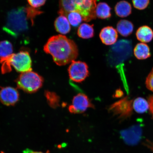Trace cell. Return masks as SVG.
Segmentation results:
<instances>
[{"label":"cell","instance_id":"cell-25","mask_svg":"<svg viewBox=\"0 0 153 153\" xmlns=\"http://www.w3.org/2000/svg\"><path fill=\"white\" fill-rule=\"evenodd\" d=\"M145 83L147 88L153 92V68L147 77Z\"/></svg>","mask_w":153,"mask_h":153},{"label":"cell","instance_id":"cell-2","mask_svg":"<svg viewBox=\"0 0 153 153\" xmlns=\"http://www.w3.org/2000/svg\"><path fill=\"white\" fill-rule=\"evenodd\" d=\"M29 21L33 25L34 22L29 15L27 7L13 9L7 13L3 30L13 37L17 38L28 31Z\"/></svg>","mask_w":153,"mask_h":153},{"label":"cell","instance_id":"cell-3","mask_svg":"<svg viewBox=\"0 0 153 153\" xmlns=\"http://www.w3.org/2000/svg\"><path fill=\"white\" fill-rule=\"evenodd\" d=\"M96 2L97 0H60L59 14L66 17L69 13L78 12L83 21L89 22L97 17Z\"/></svg>","mask_w":153,"mask_h":153},{"label":"cell","instance_id":"cell-7","mask_svg":"<svg viewBox=\"0 0 153 153\" xmlns=\"http://www.w3.org/2000/svg\"><path fill=\"white\" fill-rule=\"evenodd\" d=\"M120 137L126 144L135 146L140 142L143 137V124H135L120 132Z\"/></svg>","mask_w":153,"mask_h":153},{"label":"cell","instance_id":"cell-4","mask_svg":"<svg viewBox=\"0 0 153 153\" xmlns=\"http://www.w3.org/2000/svg\"><path fill=\"white\" fill-rule=\"evenodd\" d=\"M132 52L131 41L120 39L111 47L107 54V60L111 65L119 67L131 57Z\"/></svg>","mask_w":153,"mask_h":153},{"label":"cell","instance_id":"cell-1","mask_svg":"<svg viewBox=\"0 0 153 153\" xmlns=\"http://www.w3.org/2000/svg\"><path fill=\"white\" fill-rule=\"evenodd\" d=\"M45 52L52 56L59 66H64L74 61L78 55L77 45L65 36H53L48 40L44 47Z\"/></svg>","mask_w":153,"mask_h":153},{"label":"cell","instance_id":"cell-19","mask_svg":"<svg viewBox=\"0 0 153 153\" xmlns=\"http://www.w3.org/2000/svg\"><path fill=\"white\" fill-rule=\"evenodd\" d=\"M13 45L10 42L3 41L0 42V62L8 58L13 54Z\"/></svg>","mask_w":153,"mask_h":153},{"label":"cell","instance_id":"cell-16","mask_svg":"<svg viewBox=\"0 0 153 153\" xmlns=\"http://www.w3.org/2000/svg\"><path fill=\"white\" fill-rule=\"evenodd\" d=\"M115 11L118 16L120 18H125L131 14V6L127 1H121L117 4L115 7Z\"/></svg>","mask_w":153,"mask_h":153},{"label":"cell","instance_id":"cell-15","mask_svg":"<svg viewBox=\"0 0 153 153\" xmlns=\"http://www.w3.org/2000/svg\"><path fill=\"white\" fill-rule=\"evenodd\" d=\"M134 29L133 24L130 21L121 20L117 25V30L120 35L127 37L133 33Z\"/></svg>","mask_w":153,"mask_h":153},{"label":"cell","instance_id":"cell-18","mask_svg":"<svg viewBox=\"0 0 153 153\" xmlns=\"http://www.w3.org/2000/svg\"><path fill=\"white\" fill-rule=\"evenodd\" d=\"M93 25L83 23L80 25L77 30V34L83 39H89L94 36V31Z\"/></svg>","mask_w":153,"mask_h":153},{"label":"cell","instance_id":"cell-5","mask_svg":"<svg viewBox=\"0 0 153 153\" xmlns=\"http://www.w3.org/2000/svg\"><path fill=\"white\" fill-rule=\"evenodd\" d=\"M2 64V73L4 74L11 71V66L16 71L23 73L32 71V60L27 51H22L13 53L8 58L0 62Z\"/></svg>","mask_w":153,"mask_h":153},{"label":"cell","instance_id":"cell-9","mask_svg":"<svg viewBox=\"0 0 153 153\" xmlns=\"http://www.w3.org/2000/svg\"><path fill=\"white\" fill-rule=\"evenodd\" d=\"M93 105L87 95L79 93L74 97L72 104L68 108L72 114L82 113L89 108H93Z\"/></svg>","mask_w":153,"mask_h":153},{"label":"cell","instance_id":"cell-8","mask_svg":"<svg viewBox=\"0 0 153 153\" xmlns=\"http://www.w3.org/2000/svg\"><path fill=\"white\" fill-rule=\"evenodd\" d=\"M70 79L74 82H83L89 75L88 67L85 62L74 61L68 68Z\"/></svg>","mask_w":153,"mask_h":153},{"label":"cell","instance_id":"cell-12","mask_svg":"<svg viewBox=\"0 0 153 153\" xmlns=\"http://www.w3.org/2000/svg\"><path fill=\"white\" fill-rule=\"evenodd\" d=\"M136 36L137 39L142 43L150 42L153 39V30L148 26H141L137 30Z\"/></svg>","mask_w":153,"mask_h":153},{"label":"cell","instance_id":"cell-23","mask_svg":"<svg viewBox=\"0 0 153 153\" xmlns=\"http://www.w3.org/2000/svg\"><path fill=\"white\" fill-rule=\"evenodd\" d=\"M46 96L48 102L51 107L56 106L58 104V97L57 95L53 93L47 92L46 93Z\"/></svg>","mask_w":153,"mask_h":153},{"label":"cell","instance_id":"cell-20","mask_svg":"<svg viewBox=\"0 0 153 153\" xmlns=\"http://www.w3.org/2000/svg\"><path fill=\"white\" fill-rule=\"evenodd\" d=\"M133 108L136 112L139 114L144 113L149 108L148 101L142 97H137L134 101Z\"/></svg>","mask_w":153,"mask_h":153},{"label":"cell","instance_id":"cell-21","mask_svg":"<svg viewBox=\"0 0 153 153\" xmlns=\"http://www.w3.org/2000/svg\"><path fill=\"white\" fill-rule=\"evenodd\" d=\"M66 17L70 25L74 27H76L79 26L83 21L81 15L78 12H72L69 13Z\"/></svg>","mask_w":153,"mask_h":153},{"label":"cell","instance_id":"cell-26","mask_svg":"<svg viewBox=\"0 0 153 153\" xmlns=\"http://www.w3.org/2000/svg\"><path fill=\"white\" fill-rule=\"evenodd\" d=\"M148 102L150 112L153 116V95L149 97Z\"/></svg>","mask_w":153,"mask_h":153},{"label":"cell","instance_id":"cell-10","mask_svg":"<svg viewBox=\"0 0 153 153\" xmlns=\"http://www.w3.org/2000/svg\"><path fill=\"white\" fill-rule=\"evenodd\" d=\"M19 93L16 89L11 87L3 88L0 90V101L6 106H12L18 102Z\"/></svg>","mask_w":153,"mask_h":153},{"label":"cell","instance_id":"cell-13","mask_svg":"<svg viewBox=\"0 0 153 153\" xmlns=\"http://www.w3.org/2000/svg\"><path fill=\"white\" fill-rule=\"evenodd\" d=\"M54 26L56 31L62 34L69 33L71 30L70 24L68 18L63 15H60L55 20Z\"/></svg>","mask_w":153,"mask_h":153},{"label":"cell","instance_id":"cell-17","mask_svg":"<svg viewBox=\"0 0 153 153\" xmlns=\"http://www.w3.org/2000/svg\"><path fill=\"white\" fill-rule=\"evenodd\" d=\"M111 7L106 3L100 2L96 7V16L103 19L110 18L111 16Z\"/></svg>","mask_w":153,"mask_h":153},{"label":"cell","instance_id":"cell-27","mask_svg":"<svg viewBox=\"0 0 153 153\" xmlns=\"http://www.w3.org/2000/svg\"><path fill=\"white\" fill-rule=\"evenodd\" d=\"M23 153H50L49 151H48L46 152H37L30 150V149H27L24 151Z\"/></svg>","mask_w":153,"mask_h":153},{"label":"cell","instance_id":"cell-22","mask_svg":"<svg viewBox=\"0 0 153 153\" xmlns=\"http://www.w3.org/2000/svg\"><path fill=\"white\" fill-rule=\"evenodd\" d=\"M134 7L139 10H143L148 7L150 0H132Z\"/></svg>","mask_w":153,"mask_h":153},{"label":"cell","instance_id":"cell-6","mask_svg":"<svg viewBox=\"0 0 153 153\" xmlns=\"http://www.w3.org/2000/svg\"><path fill=\"white\" fill-rule=\"evenodd\" d=\"M43 82L41 76L32 71L22 73L16 80L19 89L30 93L38 91L42 86Z\"/></svg>","mask_w":153,"mask_h":153},{"label":"cell","instance_id":"cell-11","mask_svg":"<svg viewBox=\"0 0 153 153\" xmlns=\"http://www.w3.org/2000/svg\"><path fill=\"white\" fill-rule=\"evenodd\" d=\"M99 36L103 43L110 45L116 43L118 35L115 29L112 27L107 26L101 30Z\"/></svg>","mask_w":153,"mask_h":153},{"label":"cell","instance_id":"cell-14","mask_svg":"<svg viewBox=\"0 0 153 153\" xmlns=\"http://www.w3.org/2000/svg\"><path fill=\"white\" fill-rule=\"evenodd\" d=\"M134 54L138 60L148 59L151 56L150 47L145 43L137 44L134 48Z\"/></svg>","mask_w":153,"mask_h":153},{"label":"cell","instance_id":"cell-28","mask_svg":"<svg viewBox=\"0 0 153 153\" xmlns=\"http://www.w3.org/2000/svg\"><path fill=\"white\" fill-rule=\"evenodd\" d=\"M1 153H5L4 152H1Z\"/></svg>","mask_w":153,"mask_h":153},{"label":"cell","instance_id":"cell-24","mask_svg":"<svg viewBox=\"0 0 153 153\" xmlns=\"http://www.w3.org/2000/svg\"><path fill=\"white\" fill-rule=\"evenodd\" d=\"M47 0H27L30 7L37 9L45 4Z\"/></svg>","mask_w":153,"mask_h":153}]
</instances>
